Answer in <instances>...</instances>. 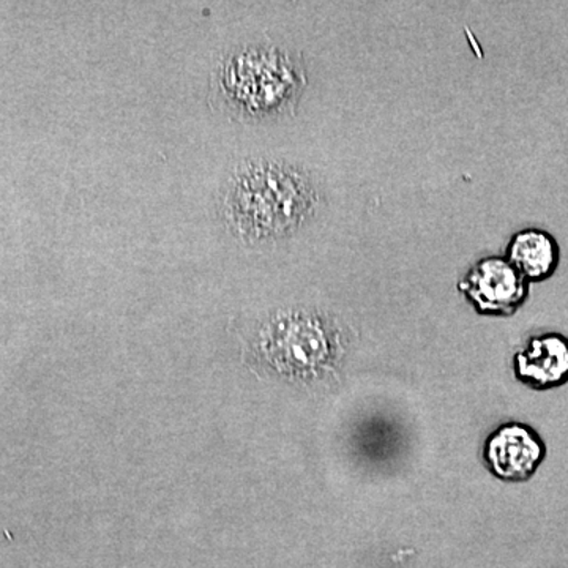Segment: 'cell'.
I'll list each match as a JSON object with an SVG mask.
<instances>
[{"instance_id":"1","label":"cell","mask_w":568,"mask_h":568,"mask_svg":"<svg viewBox=\"0 0 568 568\" xmlns=\"http://www.w3.org/2000/svg\"><path fill=\"white\" fill-rule=\"evenodd\" d=\"M320 203V190L304 171L275 160H257L235 173L224 207L244 241L268 244L305 226Z\"/></svg>"},{"instance_id":"2","label":"cell","mask_w":568,"mask_h":568,"mask_svg":"<svg viewBox=\"0 0 568 568\" xmlns=\"http://www.w3.org/2000/svg\"><path fill=\"white\" fill-rule=\"evenodd\" d=\"M305 84L301 59L275 44L245 48L230 59L223 71L224 92L235 110L250 119L293 112Z\"/></svg>"},{"instance_id":"3","label":"cell","mask_w":568,"mask_h":568,"mask_svg":"<svg viewBox=\"0 0 568 568\" xmlns=\"http://www.w3.org/2000/svg\"><path fill=\"white\" fill-rule=\"evenodd\" d=\"M342 327L315 312L276 316L261 328L257 346L272 364L315 368L334 361L342 347Z\"/></svg>"},{"instance_id":"4","label":"cell","mask_w":568,"mask_h":568,"mask_svg":"<svg viewBox=\"0 0 568 568\" xmlns=\"http://www.w3.org/2000/svg\"><path fill=\"white\" fill-rule=\"evenodd\" d=\"M458 291L481 316L507 317L525 305L529 283L504 256L477 261L458 282Z\"/></svg>"},{"instance_id":"5","label":"cell","mask_w":568,"mask_h":568,"mask_svg":"<svg viewBox=\"0 0 568 568\" xmlns=\"http://www.w3.org/2000/svg\"><path fill=\"white\" fill-rule=\"evenodd\" d=\"M481 457L489 473L499 480L523 484L536 476L547 458V444L532 426L507 422L489 433Z\"/></svg>"},{"instance_id":"6","label":"cell","mask_w":568,"mask_h":568,"mask_svg":"<svg viewBox=\"0 0 568 568\" xmlns=\"http://www.w3.org/2000/svg\"><path fill=\"white\" fill-rule=\"evenodd\" d=\"M515 377L534 390H552L568 383V338L562 334L532 336L514 355Z\"/></svg>"},{"instance_id":"7","label":"cell","mask_w":568,"mask_h":568,"mask_svg":"<svg viewBox=\"0 0 568 568\" xmlns=\"http://www.w3.org/2000/svg\"><path fill=\"white\" fill-rule=\"evenodd\" d=\"M504 257L526 282L540 283L558 271L560 250L556 239L547 231L529 227L514 234Z\"/></svg>"}]
</instances>
